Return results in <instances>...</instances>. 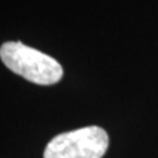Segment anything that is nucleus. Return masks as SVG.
<instances>
[{
	"mask_svg": "<svg viewBox=\"0 0 158 158\" xmlns=\"http://www.w3.org/2000/svg\"><path fill=\"white\" fill-rule=\"evenodd\" d=\"M0 59L11 71L36 85H56L63 77V69L56 58L20 41L4 42Z\"/></svg>",
	"mask_w": 158,
	"mask_h": 158,
	"instance_id": "1",
	"label": "nucleus"
},
{
	"mask_svg": "<svg viewBox=\"0 0 158 158\" xmlns=\"http://www.w3.org/2000/svg\"><path fill=\"white\" fill-rule=\"evenodd\" d=\"M110 137L98 125L65 132L48 142L44 158H103L108 150Z\"/></svg>",
	"mask_w": 158,
	"mask_h": 158,
	"instance_id": "2",
	"label": "nucleus"
}]
</instances>
